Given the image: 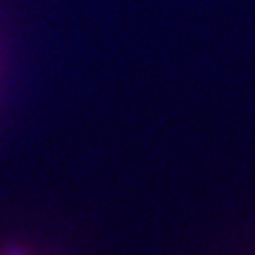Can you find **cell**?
<instances>
[{
    "label": "cell",
    "mask_w": 255,
    "mask_h": 255,
    "mask_svg": "<svg viewBox=\"0 0 255 255\" xmlns=\"http://www.w3.org/2000/svg\"><path fill=\"white\" fill-rule=\"evenodd\" d=\"M0 255H30V254L21 252V250H4V252H0Z\"/></svg>",
    "instance_id": "cell-1"
}]
</instances>
